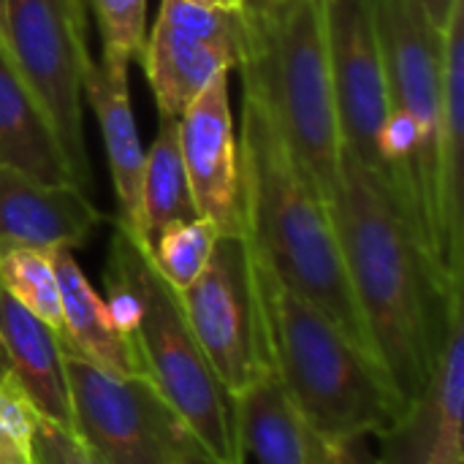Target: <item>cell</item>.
<instances>
[{
	"instance_id": "obj_30",
	"label": "cell",
	"mask_w": 464,
	"mask_h": 464,
	"mask_svg": "<svg viewBox=\"0 0 464 464\" xmlns=\"http://www.w3.org/2000/svg\"><path fill=\"white\" fill-rule=\"evenodd\" d=\"M179 464H220L218 459H212L190 435H185V443H182V454H179Z\"/></svg>"
},
{
	"instance_id": "obj_15",
	"label": "cell",
	"mask_w": 464,
	"mask_h": 464,
	"mask_svg": "<svg viewBox=\"0 0 464 464\" xmlns=\"http://www.w3.org/2000/svg\"><path fill=\"white\" fill-rule=\"evenodd\" d=\"M242 52L239 44L201 35L158 16L139 54L158 114L179 117L218 73L239 68Z\"/></svg>"
},
{
	"instance_id": "obj_28",
	"label": "cell",
	"mask_w": 464,
	"mask_h": 464,
	"mask_svg": "<svg viewBox=\"0 0 464 464\" xmlns=\"http://www.w3.org/2000/svg\"><path fill=\"white\" fill-rule=\"evenodd\" d=\"M318 464H375V454L367 446V438L334 440V443L321 440Z\"/></svg>"
},
{
	"instance_id": "obj_27",
	"label": "cell",
	"mask_w": 464,
	"mask_h": 464,
	"mask_svg": "<svg viewBox=\"0 0 464 464\" xmlns=\"http://www.w3.org/2000/svg\"><path fill=\"white\" fill-rule=\"evenodd\" d=\"M33 464H103L71 430L57 427L46 419L38 421Z\"/></svg>"
},
{
	"instance_id": "obj_16",
	"label": "cell",
	"mask_w": 464,
	"mask_h": 464,
	"mask_svg": "<svg viewBox=\"0 0 464 464\" xmlns=\"http://www.w3.org/2000/svg\"><path fill=\"white\" fill-rule=\"evenodd\" d=\"M0 356L35 413L71 430V394L60 334L0 291Z\"/></svg>"
},
{
	"instance_id": "obj_2",
	"label": "cell",
	"mask_w": 464,
	"mask_h": 464,
	"mask_svg": "<svg viewBox=\"0 0 464 464\" xmlns=\"http://www.w3.org/2000/svg\"><path fill=\"white\" fill-rule=\"evenodd\" d=\"M237 139L245 239L277 283L318 307L375 359L348 283L329 204L264 109L247 95H242V130Z\"/></svg>"
},
{
	"instance_id": "obj_10",
	"label": "cell",
	"mask_w": 464,
	"mask_h": 464,
	"mask_svg": "<svg viewBox=\"0 0 464 464\" xmlns=\"http://www.w3.org/2000/svg\"><path fill=\"white\" fill-rule=\"evenodd\" d=\"M326 57L343 152L383 174L378 133L389 114V84L372 0H321Z\"/></svg>"
},
{
	"instance_id": "obj_17",
	"label": "cell",
	"mask_w": 464,
	"mask_h": 464,
	"mask_svg": "<svg viewBox=\"0 0 464 464\" xmlns=\"http://www.w3.org/2000/svg\"><path fill=\"white\" fill-rule=\"evenodd\" d=\"M462 139H464V0L454 5L443 33V120H440V209L446 272L464 285V207H462Z\"/></svg>"
},
{
	"instance_id": "obj_20",
	"label": "cell",
	"mask_w": 464,
	"mask_h": 464,
	"mask_svg": "<svg viewBox=\"0 0 464 464\" xmlns=\"http://www.w3.org/2000/svg\"><path fill=\"white\" fill-rule=\"evenodd\" d=\"M242 449L258 464H318L321 440L307 427L275 367L234 397Z\"/></svg>"
},
{
	"instance_id": "obj_1",
	"label": "cell",
	"mask_w": 464,
	"mask_h": 464,
	"mask_svg": "<svg viewBox=\"0 0 464 464\" xmlns=\"http://www.w3.org/2000/svg\"><path fill=\"white\" fill-rule=\"evenodd\" d=\"M329 212L375 359L408 408L427 389L454 321L464 315L462 288L430 261L389 179L348 152Z\"/></svg>"
},
{
	"instance_id": "obj_22",
	"label": "cell",
	"mask_w": 464,
	"mask_h": 464,
	"mask_svg": "<svg viewBox=\"0 0 464 464\" xmlns=\"http://www.w3.org/2000/svg\"><path fill=\"white\" fill-rule=\"evenodd\" d=\"M0 291L16 304L30 310L38 321L63 329L60 285L52 261V250L35 247H3L0 250Z\"/></svg>"
},
{
	"instance_id": "obj_8",
	"label": "cell",
	"mask_w": 464,
	"mask_h": 464,
	"mask_svg": "<svg viewBox=\"0 0 464 464\" xmlns=\"http://www.w3.org/2000/svg\"><path fill=\"white\" fill-rule=\"evenodd\" d=\"M177 299L231 397L272 370L261 288L245 237H218L209 264Z\"/></svg>"
},
{
	"instance_id": "obj_5",
	"label": "cell",
	"mask_w": 464,
	"mask_h": 464,
	"mask_svg": "<svg viewBox=\"0 0 464 464\" xmlns=\"http://www.w3.org/2000/svg\"><path fill=\"white\" fill-rule=\"evenodd\" d=\"M109 261L130 277L141 296V324L133 334L141 375L212 459L245 464L234 397L215 375L185 321L177 294L152 266L147 247L114 226Z\"/></svg>"
},
{
	"instance_id": "obj_29",
	"label": "cell",
	"mask_w": 464,
	"mask_h": 464,
	"mask_svg": "<svg viewBox=\"0 0 464 464\" xmlns=\"http://www.w3.org/2000/svg\"><path fill=\"white\" fill-rule=\"evenodd\" d=\"M413 8L424 16V22L438 30V33H446L449 22H451V14H454V5L459 0H411Z\"/></svg>"
},
{
	"instance_id": "obj_6",
	"label": "cell",
	"mask_w": 464,
	"mask_h": 464,
	"mask_svg": "<svg viewBox=\"0 0 464 464\" xmlns=\"http://www.w3.org/2000/svg\"><path fill=\"white\" fill-rule=\"evenodd\" d=\"M383 52L389 109H402L419 128L416 152V201L419 239L438 272H446L443 209H440V120H443V33L432 30L411 0H372ZM464 288V285H459Z\"/></svg>"
},
{
	"instance_id": "obj_19",
	"label": "cell",
	"mask_w": 464,
	"mask_h": 464,
	"mask_svg": "<svg viewBox=\"0 0 464 464\" xmlns=\"http://www.w3.org/2000/svg\"><path fill=\"white\" fill-rule=\"evenodd\" d=\"M52 261L57 272L63 307V351L111 375H141L133 343L120 337L117 329L111 326L103 296L95 294V288L87 283L82 266L73 258V250H52Z\"/></svg>"
},
{
	"instance_id": "obj_33",
	"label": "cell",
	"mask_w": 464,
	"mask_h": 464,
	"mask_svg": "<svg viewBox=\"0 0 464 464\" xmlns=\"http://www.w3.org/2000/svg\"><path fill=\"white\" fill-rule=\"evenodd\" d=\"M5 24H8V0H0V44L5 46Z\"/></svg>"
},
{
	"instance_id": "obj_4",
	"label": "cell",
	"mask_w": 464,
	"mask_h": 464,
	"mask_svg": "<svg viewBox=\"0 0 464 464\" xmlns=\"http://www.w3.org/2000/svg\"><path fill=\"white\" fill-rule=\"evenodd\" d=\"M242 95L253 98L326 204L340 188L343 141L321 0L245 5Z\"/></svg>"
},
{
	"instance_id": "obj_31",
	"label": "cell",
	"mask_w": 464,
	"mask_h": 464,
	"mask_svg": "<svg viewBox=\"0 0 464 464\" xmlns=\"http://www.w3.org/2000/svg\"><path fill=\"white\" fill-rule=\"evenodd\" d=\"M432 464H464V440L462 443H451V446H446Z\"/></svg>"
},
{
	"instance_id": "obj_34",
	"label": "cell",
	"mask_w": 464,
	"mask_h": 464,
	"mask_svg": "<svg viewBox=\"0 0 464 464\" xmlns=\"http://www.w3.org/2000/svg\"><path fill=\"white\" fill-rule=\"evenodd\" d=\"M8 367H5V362H3V356H0V372H5Z\"/></svg>"
},
{
	"instance_id": "obj_3",
	"label": "cell",
	"mask_w": 464,
	"mask_h": 464,
	"mask_svg": "<svg viewBox=\"0 0 464 464\" xmlns=\"http://www.w3.org/2000/svg\"><path fill=\"white\" fill-rule=\"evenodd\" d=\"M253 264L266 315L272 367L315 438L334 443L389 432L405 413V405L381 364L318 307L277 283L256 250Z\"/></svg>"
},
{
	"instance_id": "obj_13",
	"label": "cell",
	"mask_w": 464,
	"mask_h": 464,
	"mask_svg": "<svg viewBox=\"0 0 464 464\" xmlns=\"http://www.w3.org/2000/svg\"><path fill=\"white\" fill-rule=\"evenodd\" d=\"M464 421V315L454 321L435 375L416 402L381 435L375 464H432L451 443H462Z\"/></svg>"
},
{
	"instance_id": "obj_21",
	"label": "cell",
	"mask_w": 464,
	"mask_h": 464,
	"mask_svg": "<svg viewBox=\"0 0 464 464\" xmlns=\"http://www.w3.org/2000/svg\"><path fill=\"white\" fill-rule=\"evenodd\" d=\"M201 218L190 193L182 150H179V120L158 114V133L152 147L144 152L141 171V247H150L152 237L177 220Z\"/></svg>"
},
{
	"instance_id": "obj_24",
	"label": "cell",
	"mask_w": 464,
	"mask_h": 464,
	"mask_svg": "<svg viewBox=\"0 0 464 464\" xmlns=\"http://www.w3.org/2000/svg\"><path fill=\"white\" fill-rule=\"evenodd\" d=\"M101 33V60L130 65L147 41V0H87Z\"/></svg>"
},
{
	"instance_id": "obj_18",
	"label": "cell",
	"mask_w": 464,
	"mask_h": 464,
	"mask_svg": "<svg viewBox=\"0 0 464 464\" xmlns=\"http://www.w3.org/2000/svg\"><path fill=\"white\" fill-rule=\"evenodd\" d=\"M0 166L41 182H73L71 163L44 114L38 98L22 79L8 49L0 44ZM76 185V182H73Z\"/></svg>"
},
{
	"instance_id": "obj_14",
	"label": "cell",
	"mask_w": 464,
	"mask_h": 464,
	"mask_svg": "<svg viewBox=\"0 0 464 464\" xmlns=\"http://www.w3.org/2000/svg\"><path fill=\"white\" fill-rule=\"evenodd\" d=\"M82 92L95 109L111 188L117 198V226L125 228L141 245V171L144 150L128 95V65L109 60H90L82 79Z\"/></svg>"
},
{
	"instance_id": "obj_32",
	"label": "cell",
	"mask_w": 464,
	"mask_h": 464,
	"mask_svg": "<svg viewBox=\"0 0 464 464\" xmlns=\"http://www.w3.org/2000/svg\"><path fill=\"white\" fill-rule=\"evenodd\" d=\"M196 5H209V8H231V11H242L245 0H188Z\"/></svg>"
},
{
	"instance_id": "obj_7",
	"label": "cell",
	"mask_w": 464,
	"mask_h": 464,
	"mask_svg": "<svg viewBox=\"0 0 464 464\" xmlns=\"http://www.w3.org/2000/svg\"><path fill=\"white\" fill-rule=\"evenodd\" d=\"M87 11V0H8L5 24V49L49 117L82 190L92 185L82 114V79L92 60Z\"/></svg>"
},
{
	"instance_id": "obj_11",
	"label": "cell",
	"mask_w": 464,
	"mask_h": 464,
	"mask_svg": "<svg viewBox=\"0 0 464 464\" xmlns=\"http://www.w3.org/2000/svg\"><path fill=\"white\" fill-rule=\"evenodd\" d=\"M228 76L231 71L218 73L177 117L179 150L198 215L212 220L220 237H245L239 139L228 101Z\"/></svg>"
},
{
	"instance_id": "obj_35",
	"label": "cell",
	"mask_w": 464,
	"mask_h": 464,
	"mask_svg": "<svg viewBox=\"0 0 464 464\" xmlns=\"http://www.w3.org/2000/svg\"><path fill=\"white\" fill-rule=\"evenodd\" d=\"M247 3H261V0H245V5H247Z\"/></svg>"
},
{
	"instance_id": "obj_12",
	"label": "cell",
	"mask_w": 464,
	"mask_h": 464,
	"mask_svg": "<svg viewBox=\"0 0 464 464\" xmlns=\"http://www.w3.org/2000/svg\"><path fill=\"white\" fill-rule=\"evenodd\" d=\"M101 220V209L79 185L41 182L0 166V250H76Z\"/></svg>"
},
{
	"instance_id": "obj_25",
	"label": "cell",
	"mask_w": 464,
	"mask_h": 464,
	"mask_svg": "<svg viewBox=\"0 0 464 464\" xmlns=\"http://www.w3.org/2000/svg\"><path fill=\"white\" fill-rule=\"evenodd\" d=\"M41 416L5 370L0 372V464H33V443Z\"/></svg>"
},
{
	"instance_id": "obj_9",
	"label": "cell",
	"mask_w": 464,
	"mask_h": 464,
	"mask_svg": "<svg viewBox=\"0 0 464 464\" xmlns=\"http://www.w3.org/2000/svg\"><path fill=\"white\" fill-rule=\"evenodd\" d=\"M65 375L71 432L101 462L179 464L188 432L144 375H111L73 353H65Z\"/></svg>"
},
{
	"instance_id": "obj_23",
	"label": "cell",
	"mask_w": 464,
	"mask_h": 464,
	"mask_svg": "<svg viewBox=\"0 0 464 464\" xmlns=\"http://www.w3.org/2000/svg\"><path fill=\"white\" fill-rule=\"evenodd\" d=\"M218 237H220L218 226L207 218L177 220L163 226L152 237L147 253L158 275L166 280V285L174 294H179L204 272Z\"/></svg>"
},
{
	"instance_id": "obj_26",
	"label": "cell",
	"mask_w": 464,
	"mask_h": 464,
	"mask_svg": "<svg viewBox=\"0 0 464 464\" xmlns=\"http://www.w3.org/2000/svg\"><path fill=\"white\" fill-rule=\"evenodd\" d=\"M103 280H106L103 304H106L109 321H111V326L117 329L120 337L133 343V334H136V329L141 324V296H139L136 285L130 283V277L120 266H114L111 261L106 264Z\"/></svg>"
}]
</instances>
